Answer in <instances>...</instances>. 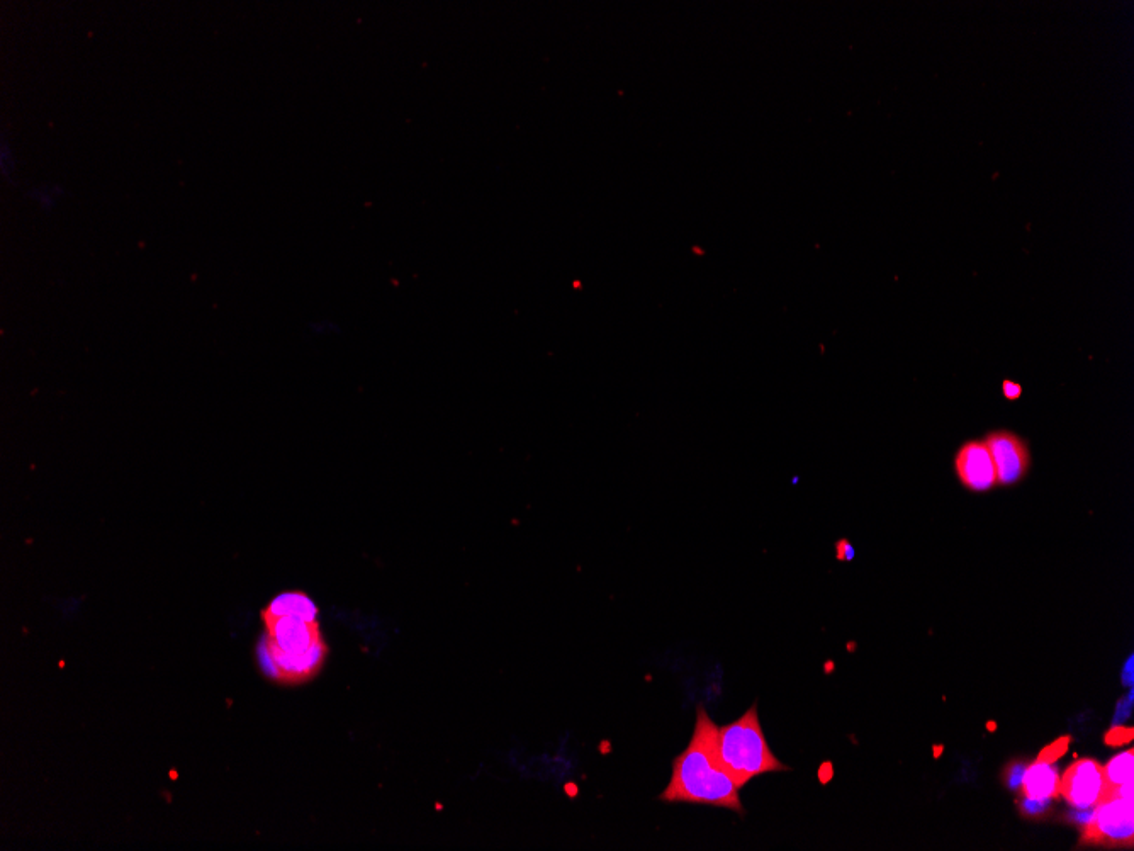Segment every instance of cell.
<instances>
[{"instance_id": "cell-8", "label": "cell", "mask_w": 1134, "mask_h": 851, "mask_svg": "<svg viewBox=\"0 0 1134 851\" xmlns=\"http://www.w3.org/2000/svg\"><path fill=\"white\" fill-rule=\"evenodd\" d=\"M1058 787H1060V777H1058V768L1053 767V763L1038 760L1033 767L1024 770L1021 780L1024 799L1050 802L1058 795Z\"/></svg>"}, {"instance_id": "cell-3", "label": "cell", "mask_w": 1134, "mask_h": 851, "mask_svg": "<svg viewBox=\"0 0 1134 851\" xmlns=\"http://www.w3.org/2000/svg\"><path fill=\"white\" fill-rule=\"evenodd\" d=\"M717 753L739 789L763 773L788 770L766 741L756 704L741 719L717 728Z\"/></svg>"}, {"instance_id": "cell-4", "label": "cell", "mask_w": 1134, "mask_h": 851, "mask_svg": "<svg viewBox=\"0 0 1134 851\" xmlns=\"http://www.w3.org/2000/svg\"><path fill=\"white\" fill-rule=\"evenodd\" d=\"M1134 799L1107 795L1085 824L1084 845L1131 848L1134 845Z\"/></svg>"}, {"instance_id": "cell-7", "label": "cell", "mask_w": 1134, "mask_h": 851, "mask_svg": "<svg viewBox=\"0 0 1134 851\" xmlns=\"http://www.w3.org/2000/svg\"><path fill=\"white\" fill-rule=\"evenodd\" d=\"M955 473L961 485L973 493L994 490L997 483L994 459L983 439L966 440L955 454Z\"/></svg>"}, {"instance_id": "cell-14", "label": "cell", "mask_w": 1134, "mask_h": 851, "mask_svg": "<svg viewBox=\"0 0 1134 851\" xmlns=\"http://www.w3.org/2000/svg\"><path fill=\"white\" fill-rule=\"evenodd\" d=\"M1002 395H1004V398L1007 401L1021 400V384L1014 383V381H1009V379H1005L1004 383H1002Z\"/></svg>"}, {"instance_id": "cell-11", "label": "cell", "mask_w": 1134, "mask_h": 851, "mask_svg": "<svg viewBox=\"0 0 1134 851\" xmlns=\"http://www.w3.org/2000/svg\"><path fill=\"white\" fill-rule=\"evenodd\" d=\"M0 167H2V174L7 181L12 182V175L16 172V158H14V152H12L11 145L7 143V140H2V143H0Z\"/></svg>"}, {"instance_id": "cell-10", "label": "cell", "mask_w": 1134, "mask_h": 851, "mask_svg": "<svg viewBox=\"0 0 1134 851\" xmlns=\"http://www.w3.org/2000/svg\"><path fill=\"white\" fill-rule=\"evenodd\" d=\"M63 192H65L63 191V187L58 186V184H51V186L50 184H46V186H36L33 187V189H29V191L26 192V198L34 201L41 209L50 211V209L55 208L58 201L62 199Z\"/></svg>"}, {"instance_id": "cell-12", "label": "cell", "mask_w": 1134, "mask_h": 851, "mask_svg": "<svg viewBox=\"0 0 1134 851\" xmlns=\"http://www.w3.org/2000/svg\"><path fill=\"white\" fill-rule=\"evenodd\" d=\"M1068 744H1070V739L1068 738L1056 739L1055 743H1051L1050 746H1046L1045 750L1041 751L1038 760L1046 761V763H1055L1060 756L1067 753Z\"/></svg>"}, {"instance_id": "cell-6", "label": "cell", "mask_w": 1134, "mask_h": 851, "mask_svg": "<svg viewBox=\"0 0 1134 851\" xmlns=\"http://www.w3.org/2000/svg\"><path fill=\"white\" fill-rule=\"evenodd\" d=\"M1106 792L1104 767L1089 758L1075 761L1063 778H1060L1058 787V794H1062L1070 806L1080 811L1097 806Z\"/></svg>"}, {"instance_id": "cell-9", "label": "cell", "mask_w": 1134, "mask_h": 851, "mask_svg": "<svg viewBox=\"0 0 1134 851\" xmlns=\"http://www.w3.org/2000/svg\"><path fill=\"white\" fill-rule=\"evenodd\" d=\"M1133 767V750L1126 751V753H1121V755L1116 756V758H1112V760L1107 763L1106 767H1104L1107 792H1109V790L1118 789L1121 785L1133 782Z\"/></svg>"}, {"instance_id": "cell-1", "label": "cell", "mask_w": 1134, "mask_h": 851, "mask_svg": "<svg viewBox=\"0 0 1134 851\" xmlns=\"http://www.w3.org/2000/svg\"><path fill=\"white\" fill-rule=\"evenodd\" d=\"M265 637L260 663L270 678L282 683H303L315 677L325 663L318 609L303 592L279 595L262 610Z\"/></svg>"}, {"instance_id": "cell-15", "label": "cell", "mask_w": 1134, "mask_h": 851, "mask_svg": "<svg viewBox=\"0 0 1134 851\" xmlns=\"http://www.w3.org/2000/svg\"><path fill=\"white\" fill-rule=\"evenodd\" d=\"M836 547H837V554H836L837 559H841V561H849V559L854 558L853 546H851V544H849V542L846 541V539H843V541L837 542Z\"/></svg>"}, {"instance_id": "cell-13", "label": "cell", "mask_w": 1134, "mask_h": 851, "mask_svg": "<svg viewBox=\"0 0 1134 851\" xmlns=\"http://www.w3.org/2000/svg\"><path fill=\"white\" fill-rule=\"evenodd\" d=\"M1133 739V729L1116 728L1112 729L1111 733L1106 736V743L1112 746H1119V744L1128 743Z\"/></svg>"}, {"instance_id": "cell-5", "label": "cell", "mask_w": 1134, "mask_h": 851, "mask_svg": "<svg viewBox=\"0 0 1134 851\" xmlns=\"http://www.w3.org/2000/svg\"><path fill=\"white\" fill-rule=\"evenodd\" d=\"M983 440L994 459L999 485L1014 486L1028 476L1031 469L1028 440L1007 429L992 430Z\"/></svg>"}, {"instance_id": "cell-2", "label": "cell", "mask_w": 1134, "mask_h": 851, "mask_svg": "<svg viewBox=\"0 0 1134 851\" xmlns=\"http://www.w3.org/2000/svg\"><path fill=\"white\" fill-rule=\"evenodd\" d=\"M739 785L722 767L717 753V724L707 709L698 705L697 721L690 744L673 760V775L659 795L664 802H686L695 806L722 807L744 814Z\"/></svg>"}]
</instances>
